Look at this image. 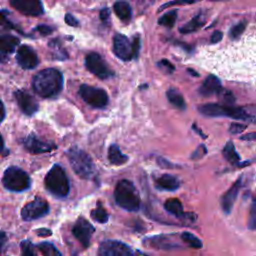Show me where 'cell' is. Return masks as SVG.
Here are the masks:
<instances>
[{
  "label": "cell",
  "mask_w": 256,
  "mask_h": 256,
  "mask_svg": "<svg viewBox=\"0 0 256 256\" xmlns=\"http://www.w3.org/2000/svg\"><path fill=\"white\" fill-rule=\"evenodd\" d=\"M188 72L191 74V75H194L195 77H198V73H196L194 70H191V69H188Z\"/></svg>",
  "instance_id": "816d5d0a"
},
{
  "label": "cell",
  "mask_w": 256,
  "mask_h": 256,
  "mask_svg": "<svg viewBox=\"0 0 256 256\" xmlns=\"http://www.w3.org/2000/svg\"><path fill=\"white\" fill-rule=\"evenodd\" d=\"M91 217H92L96 222H99V223H106V222L108 221L109 215H108V213L106 212V210L104 209V207L102 206V204H101L100 201L97 202L96 208L91 211Z\"/></svg>",
  "instance_id": "4316f807"
},
{
  "label": "cell",
  "mask_w": 256,
  "mask_h": 256,
  "mask_svg": "<svg viewBox=\"0 0 256 256\" xmlns=\"http://www.w3.org/2000/svg\"><path fill=\"white\" fill-rule=\"evenodd\" d=\"M98 256H147L118 240H105L98 248Z\"/></svg>",
  "instance_id": "ba28073f"
},
{
  "label": "cell",
  "mask_w": 256,
  "mask_h": 256,
  "mask_svg": "<svg viewBox=\"0 0 256 256\" xmlns=\"http://www.w3.org/2000/svg\"><path fill=\"white\" fill-rule=\"evenodd\" d=\"M193 129H194L195 131H197V133H198L202 138H206V135H204V134L202 133V131L196 127V125H193Z\"/></svg>",
  "instance_id": "681fc988"
},
{
  "label": "cell",
  "mask_w": 256,
  "mask_h": 256,
  "mask_svg": "<svg viewBox=\"0 0 256 256\" xmlns=\"http://www.w3.org/2000/svg\"><path fill=\"white\" fill-rule=\"evenodd\" d=\"M14 96L16 98V101L21 109V111L28 115L32 116L38 111V102L36 99L26 90H17L14 93Z\"/></svg>",
  "instance_id": "2e32d148"
},
{
  "label": "cell",
  "mask_w": 256,
  "mask_h": 256,
  "mask_svg": "<svg viewBox=\"0 0 256 256\" xmlns=\"http://www.w3.org/2000/svg\"><path fill=\"white\" fill-rule=\"evenodd\" d=\"M223 38V33L221 31H214L213 34L211 35V38H210V42L213 43V44H216V43H219Z\"/></svg>",
  "instance_id": "ee69618b"
},
{
  "label": "cell",
  "mask_w": 256,
  "mask_h": 256,
  "mask_svg": "<svg viewBox=\"0 0 256 256\" xmlns=\"http://www.w3.org/2000/svg\"><path fill=\"white\" fill-rule=\"evenodd\" d=\"M65 22H66V24H68L69 26H73V27H76V26H78V20L72 15V14H70V13H67L66 15H65Z\"/></svg>",
  "instance_id": "7bdbcfd3"
},
{
  "label": "cell",
  "mask_w": 256,
  "mask_h": 256,
  "mask_svg": "<svg viewBox=\"0 0 256 256\" xmlns=\"http://www.w3.org/2000/svg\"><path fill=\"white\" fill-rule=\"evenodd\" d=\"M158 163L159 165H161L162 167H168V168H171V167H174V165H172L170 162H168L167 160L163 159V158H158Z\"/></svg>",
  "instance_id": "bcb514c9"
},
{
  "label": "cell",
  "mask_w": 256,
  "mask_h": 256,
  "mask_svg": "<svg viewBox=\"0 0 256 256\" xmlns=\"http://www.w3.org/2000/svg\"><path fill=\"white\" fill-rule=\"evenodd\" d=\"M199 111L209 117H220V116H226L234 119L244 120L247 121L250 114L247 113L243 108L238 107H231V106H225L222 104H215V103H208L199 106Z\"/></svg>",
  "instance_id": "52a82bcc"
},
{
  "label": "cell",
  "mask_w": 256,
  "mask_h": 256,
  "mask_svg": "<svg viewBox=\"0 0 256 256\" xmlns=\"http://www.w3.org/2000/svg\"><path fill=\"white\" fill-rule=\"evenodd\" d=\"M16 60L23 69H34L39 64L37 53L33 48L27 45L19 47L16 54Z\"/></svg>",
  "instance_id": "9a60e30c"
},
{
  "label": "cell",
  "mask_w": 256,
  "mask_h": 256,
  "mask_svg": "<svg viewBox=\"0 0 256 256\" xmlns=\"http://www.w3.org/2000/svg\"><path fill=\"white\" fill-rule=\"evenodd\" d=\"M176 18H177V10H170V11L166 12L165 14H163L158 19V24L168 27V28H172L175 24Z\"/></svg>",
  "instance_id": "f1b7e54d"
},
{
  "label": "cell",
  "mask_w": 256,
  "mask_h": 256,
  "mask_svg": "<svg viewBox=\"0 0 256 256\" xmlns=\"http://www.w3.org/2000/svg\"><path fill=\"white\" fill-rule=\"evenodd\" d=\"M46 189L58 198L66 197L70 191L69 179L64 168L58 164L52 166L44 179Z\"/></svg>",
  "instance_id": "277c9868"
},
{
  "label": "cell",
  "mask_w": 256,
  "mask_h": 256,
  "mask_svg": "<svg viewBox=\"0 0 256 256\" xmlns=\"http://www.w3.org/2000/svg\"><path fill=\"white\" fill-rule=\"evenodd\" d=\"M3 148H4V141H3V138L0 134V153L3 151Z\"/></svg>",
  "instance_id": "f907efd6"
},
{
  "label": "cell",
  "mask_w": 256,
  "mask_h": 256,
  "mask_svg": "<svg viewBox=\"0 0 256 256\" xmlns=\"http://www.w3.org/2000/svg\"><path fill=\"white\" fill-rule=\"evenodd\" d=\"M157 66L161 69V70H163L165 73H167V74H170V73H172L173 71H174V66H173V64L170 62V61H168L167 59H162V60H160L158 63H157Z\"/></svg>",
  "instance_id": "74e56055"
},
{
  "label": "cell",
  "mask_w": 256,
  "mask_h": 256,
  "mask_svg": "<svg viewBox=\"0 0 256 256\" xmlns=\"http://www.w3.org/2000/svg\"><path fill=\"white\" fill-rule=\"evenodd\" d=\"M49 46L53 50V52L56 53V55H55L56 58H58V59H66L67 58L68 55H67L66 51L62 48V46L60 45L58 40H56V39L51 40L49 42Z\"/></svg>",
  "instance_id": "1f68e13d"
},
{
  "label": "cell",
  "mask_w": 256,
  "mask_h": 256,
  "mask_svg": "<svg viewBox=\"0 0 256 256\" xmlns=\"http://www.w3.org/2000/svg\"><path fill=\"white\" fill-rule=\"evenodd\" d=\"M94 231L95 228L93 225L83 217H79L72 228V234L85 248L90 245L91 237Z\"/></svg>",
  "instance_id": "7c38bea8"
},
{
  "label": "cell",
  "mask_w": 256,
  "mask_h": 256,
  "mask_svg": "<svg viewBox=\"0 0 256 256\" xmlns=\"http://www.w3.org/2000/svg\"><path fill=\"white\" fill-rule=\"evenodd\" d=\"M3 186L13 192H22L31 186V178L23 169L10 166L8 167L2 177Z\"/></svg>",
  "instance_id": "8992f818"
},
{
  "label": "cell",
  "mask_w": 256,
  "mask_h": 256,
  "mask_svg": "<svg viewBox=\"0 0 256 256\" xmlns=\"http://www.w3.org/2000/svg\"><path fill=\"white\" fill-rule=\"evenodd\" d=\"M247 128V125L240 123H231L229 126V132L232 134H238L243 132Z\"/></svg>",
  "instance_id": "ab89813d"
},
{
  "label": "cell",
  "mask_w": 256,
  "mask_h": 256,
  "mask_svg": "<svg viewBox=\"0 0 256 256\" xmlns=\"http://www.w3.org/2000/svg\"><path fill=\"white\" fill-rule=\"evenodd\" d=\"M48 212V202L41 197H37L31 202H28L26 205H24L21 210V216L25 221H31L45 216Z\"/></svg>",
  "instance_id": "8fae6325"
},
{
  "label": "cell",
  "mask_w": 256,
  "mask_h": 256,
  "mask_svg": "<svg viewBox=\"0 0 256 256\" xmlns=\"http://www.w3.org/2000/svg\"><path fill=\"white\" fill-rule=\"evenodd\" d=\"M67 156L73 171L82 179L92 180L96 176V167L91 157L82 149L72 147Z\"/></svg>",
  "instance_id": "3957f363"
},
{
  "label": "cell",
  "mask_w": 256,
  "mask_h": 256,
  "mask_svg": "<svg viewBox=\"0 0 256 256\" xmlns=\"http://www.w3.org/2000/svg\"><path fill=\"white\" fill-rule=\"evenodd\" d=\"M115 202L127 211H137L140 208V196L134 184L127 180H120L114 190Z\"/></svg>",
  "instance_id": "7a4b0ae2"
},
{
  "label": "cell",
  "mask_w": 256,
  "mask_h": 256,
  "mask_svg": "<svg viewBox=\"0 0 256 256\" xmlns=\"http://www.w3.org/2000/svg\"><path fill=\"white\" fill-rule=\"evenodd\" d=\"M246 25H247L246 21H241V22L237 23L236 25L231 27V29L229 31V36L232 39H238L241 36V34L244 32Z\"/></svg>",
  "instance_id": "e575fe53"
},
{
  "label": "cell",
  "mask_w": 256,
  "mask_h": 256,
  "mask_svg": "<svg viewBox=\"0 0 256 256\" xmlns=\"http://www.w3.org/2000/svg\"><path fill=\"white\" fill-rule=\"evenodd\" d=\"M217 96H218L219 100L222 102V105L231 106L235 102V97H234L233 93L227 89L221 88L219 90V92L217 93Z\"/></svg>",
  "instance_id": "4dcf8cb0"
},
{
  "label": "cell",
  "mask_w": 256,
  "mask_h": 256,
  "mask_svg": "<svg viewBox=\"0 0 256 256\" xmlns=\"http://www.w3.org/2000/svg\"><path fill=\"white\" fill-rule=\"evenodd\" d=\"M240 139L245 140V141H254V140H256V132L246 133V134L240 136Z\"/></svg>",
  "instance_id": "f6af8a7d"
},
{
  "label": "cell",
  "mask_w": 256,
  "mask_h": 256,
  "mask_svg": "<svg viewBox=\"0 0 256 256\" xmlns=\"http://www.w3.org/2000/svg\"><path fill=\"white\" fill-rule=\"evenodd\" d=\"M6 240H7V236H6L5 232L0 231V255H1V248H2L3 245L5 244Z\"/></svg>",
  "instance_id": "7dc6e473"
},
{
  "label": "cell",
  "mask_w": 256,
  "mask_h": 256,
  "mask_svg": "<svg viewBox=\"0 0 256 256\" xmlns=\"http://www.w3.org/2000/svg\"><path fill=\"white\" fill-rule=\"evenodd\" d=\"M108 159L114 165H122L128 161V156L121 152L118 145L112 144L108 149Z\"/></svg>",
  "instance_id": "603a6c76"
},
{
  "label": "cell",
  "mask_w": 256,
  "mask_h": 256,
  "mask_svg": "<svg viewBox=\"0 0 256 256\" xmlns=\"http://www.w3.org/2000/svg\"><path fill=\"white\" fill-rule=\"evenodd\" d=\"M10 3L16 10L28 16H39L44 12L41 0H10Z\"/></svg>",
  "instance_id": "5bb4252c"
},
{
  "label": "cell",
  "mask_w": 256,
  "mask_h": 256,
  "mask_svg": "<svg viewBox=\"0 0 256 256\" xmlns=\"http://www.w3.org/2000/svg\"><path fill=\"white\" fill-rule=\"evenodd\" d=\"M164 208L168 213L176 216L177 218H181L183 220L188 219L190 222H193L196 220V214L184 212L183 205L181 201L177 198L167 199L164 203Z\"/></svg>",
  "instance_id": "ac0fdd59"
},
{
  "label": "cell",
  "mask_w": 256,
  "mask_h": 256,
  "mask_svg": "<svg viewBox=\"0 0 256 256\" xmlns=\"http://www.w3.org/2000/svg\"><path fill=\"white\" fill-rule=\"evenodd\" d=\"M114 12L122 21H129L132 16V10L130 5L125 1H117L114 4Z\"/></svg>",
  "instance_id": "cb8c5ba5"
},
{
  "label": "cell",
  "mask_w": 256,
  "mask_h": 256,
  "mask_svg": "<svg viewBox=\"0 0 256 256\" xmlns=\"http://www.w3.org/2000/svg\"><path fill=\"white\" fill-rule=\"evenodd\" d=\"M22 143H23V146L25 147V149L32 154L46 153V152H50V151L56 149V145L54 143L42 140L33 134L25 137L22 140Z\"/></svg>",
  "instance_id": "4fadbf2b"
},
{
  "label": "cell",
  "mask_w": 256,
  "mask_h": 256,
  "mask_svg": "<svg viewBox=\"0 0 256 256\" xmlns=\"http://www.w3.org/2000/svg\"><path fill=\"white\" fill-rule=\"evenodd\" d=\"M37 248L43 254V256H62L60 251L49 242H41L37 245Z\"/></svg>",
  "instance_id": "f546056e"
},
{
  "label": "cell",
  "mask_w": 256,
  "mask_h": 256,
  "mask_svg": "<svg viewBox=\"0 0 256 256\" xmlns=\"http://www.w3.org/2000/svg\"><path fill=\"white\" fill-rule=\"evenodd\" d=\"M206 20L204 18V16L202 14H198L195 17H193L190 21H188L186 24L182 25L179 29L180 33L182 34H188V33H192L196 30H198L199 28H201L204 24H205Z\"/></svg>",
  "instance_id": "7402d4cb"
},
{
  "label": "cell",
  "mask_w": 256,
  "mask_h": 256,
  "mask_svg": "<svg viewBox=\"0 0 256 256\" xmlns=\"http://www.w3.org/2000/svg\"><path fill=\"white\" fill-rule=\"evenodd\" d=\"M140 50V38L135 36L132 42L127 36L117 33L113 38V52L123 61L137 59Z\"/></svg>",
  "instance_id": "5b68a950"
},
{
  "label": "cell",
  "mask_w": 256,
  "mask_h": 256,
  "mask_svg": "<svg viewBox=\"0 0 256 256\" xmlns=\"http://www.w3.org/2000/svg\"><path fill=\"white\" fill-rule=\"evenodd\" d=\"M221 88L222 86L220 80L216 76L210 75L203 81L201 87L199 88V93L207 97L213 94H217Z\"/></svg>",
  "instance_id": "44dd1931"
},
{
  "label": "cell",
  "mask_w": 256,
  "mask_h": 256,
  "mask_svg": "<svg viewBox=\"0 0 256 256\" xmlns=\"http://www.w3.org/2000/svg\"><path fill=\"white\" fill-rule=\"evenodd\" d=\"M19 42V39L12 35L0 36V63L8 60L9 55L14 52Z\"/></svg>",
  "instance_id": "d6986e66"
},
{
  "label": "cell",
  "mask_w": 256,
  "mask_h": 256,
  "mask_svg": "<svg viewBox=\"0 0 256 256\" xmlns=\"http://www.w3.org/2000/svg\"><path fill=\"white\" fill-rule=\"evenodd\" d=\"M20 246L22 256H38L35 250V246L29 240H23Z\"/></svg>",
  "instance_id": "d6a6232c"
},
{
  "label": "cell",
  "mask_w": 256,
  "mask_h": 256,
  "mask_svg": "<svg viewBox=\"0 0 256 256\" xmlns=\"http://www.w3.org/2000/svg\"><path fill=\"white\" fill-rule=\"evenodd\" d=\"M5 115H6V111H5V107H4V104L2 103V101L0 100V123L4 120L5 118Z\"/></svg>",
  "instance_id": "c3c4849f"
},
{
  "label": "cell",
  "mask_w": 256,
  "mask_h": 256,
  "mask_svg": "<svg viewBox=\"0 0 256 256\" xmlns=\"http://www.w3.org/2000/svg\"><path fill=\"white\" fill-rule=\"evenodd\" d=\"M241 181L242 178H238L221 197V207L226 214H229L233 208V205L237 199L239 190L241 188Z\"/></svg>",
  "instance_id": "e0dca14e"
},
{
  "label": "cell",
  "mask_w": 256,
  "mask_h": 256,
  "mask_svg": "<svg viewBox=\"0 0 256 256\" xmlns=\"http://www.w3.org/2000/svg\"><path fill=\"white\" fill-rule=\"evenodd\" d=\"M81 98L95 108H103L108 104V95L104 89L82 84L79 88Z\"/></svg>",
  "instance_id": "9c48e42d"
},
{
  "label": "cell",
  "mask_w": 256,
  "mask_h": 256,
  "mask_svg": "<svg viewBox=\"0 0 256 256\" xmlns=\"http://www.w3.org/2000/svg\"><path fill=\"white\" fill-rule=\"evenodd\" d=\"M206 153H207V149H206L205 145L201 144V145H199V146L196 148V150L191 154V159H193V160L200 159V158H202Z\"/></svg>",
  "instance_id": "f35d334b"
},
{
  "label": "cell",
  "mask_w": 256,
  "mask_h": 256,
  "mask_svg": "<svg viewBox=\"0 0 256 256\" xmlns=\"http://www.w3.org/2000/svg\"><path fill=\"white\" fill-rule=\"evenodd\" d=\"M8 14H9V12L7 10H0V27L14 29L15 28L14 24L12 22H10V20H8V18H7Z\"/></svg>",
  "instance_id": "d590c367"
},
{
  "label": "cell",
  "mask_w": 256,
  "mask_h": 256,
  "mask_svg": "<svg viewBox=\"0 0 256 256\" xmlns=\"http://www.w3.org/2000/svg\"><path fill=\"white\" fill-rule=\"evenodd\" d=\"M182 241H184L188 246L192 247V248H195V249H200L202 248L203 244H202V241L197 237L195 236L194 234H192L191 232H188V231H185V232H182V234L180 235Z\"/></svg>",
  "instance_id": "83f0119b"
},
{
  "label": "cell",
  "mask_w": 256,
  "mask_h": 256,
  "mask_svg": "<svg viewBox=\"0 0 256 256\" xmlns=\"http://www.w3.org/2000/svg\"><path fill=\"white\" fill-rule=\"evenodd\" d=\"M248 227L251 230H256V194L254 195L250 207L249 219H248Z\"/></svg>",
  "instance_id": "836d02e7"
},
{
  "label": "cell",
  "mask_w": 256,
  "mask_h": 256,
  "mask_svg": "<svg viewBox=\"0 0 256 256\" xmlns=\"http://www.w3.org/2000/svg\"><path fill=\"white\" fill-rule=\"evenodd\" d=\"M166 96L168 101L176 108L178 109H185L186 107V103L184 100V97L182 96V94L175 88H170L167 90L166 92Z\"/></svg>",
  "instance_id": "d4e9b609"
},
{
  "label": "cell",
  "mask_w": 256,
  "mask_h": 256,
  "mask_svg": "<svg viewBox=\"0 0 256 256\" xmlns=\"http://www.w3.org/2000/svg\"><path fill=\"white\" fill-rule=\"evenodd\" d=\"M99 17H100V20L103 23H107L109 21V18H110V10H109V8L101 9L100 12H99Z\"/></svg>",
  "instance_id": "b9f144b4"
},
{
  "label": "cell",
  "mask_w": 256,
  "mask_h": 256,
  "mask_svg": "<svg viewBox=\"0 0 256 256\" xmlns=\"http://www.w3.org/2000/svg\"><path fill=\"white\" fill-rule=\"evenodd\" d=\"M32 87L35 93L43 98L54 97L62 91L63 75L55 68L43 69L33 77Z\"/></svg>",
  "instance_id": "6da1fadb"
},
{
  "label": "cell",
  "mask_w": 256,
  "mask_h": 256,
  "mask_svg": "<svg viewBox=\"0 0 256 256\" xmlns=\"http://www.w3.org/2000/svg\"><path fill=\"white\" fill-rule=\"evenodd\" d=\"M85 66L88 71L100 79H107L114 75V72L109 68L104 59L95 52H92L86 56Z\"/></svg>",
  "instance_id": "30bf717a"
},
{
  "label": "cell",
  "mask_w": 256,
  "mask_h": 256,
  "mask_svg": "<svg viewBox=\"0 0 256 256\" xmlns=\"http://www.w3.org/2000/svg\"><path fill=\"white\" fill-rule=\"evenodd\" d=\"M36 31H38L41 35H49L52 33L53 29L52 27L50 26H47V25H38L36 28H35Z\"/></svg>",
  "instance_id": "60d3db41"
},
{
  "label": "cell",
  "mask_w": 256,
  "mask_h": 256,
  "mask_svg": "<svg viewBox=\"0 0 256 256\" xmlns=\"http://www.w3.org/2000/svg\"><path fill=\"white\" fill-rule=\"evenodd\" d=\"M222 154L224 156V158L231 164H239V161H240V156L239 154L237 153L236 149H235V146L233 144L232 141H228L223 150H222Z\"/></svg>",
  "instance_id": "484cf974"
},
{
  "label": "cell",
  "mask_w": 256,
  "mask_h": 256,
  "mask_svg": "<svg viewBox=\"0 0 256 256\" xmlns=\"http://www.w3.org/2000/svg\"><path fill=\"white\" fill-rule=\"evenodd\" d=\"M200 0H172V1H169L165 4H163L160 8H159V11H162L163 9L167 8V7H170V6H173V5H186V4H192V3H196Z\"/></svg>",
  "instance_id": "8d00e7d4"
},
{
  "label": "cell",
  "mask_w": 256,
  "mask_h": 256,
  "mask_svg": "<svg viewBox=\"0 0 256 256\" xmlns=\"http://www.w3.org/2000/svg\"><path fill=\"white\" fill-rule=\"evenodd\" d=\"M155 186L159 190L175 191L180 186L179 179L171 174H163L155 179Z\"/></svg>",
  "instance_id": "ffe728a7"
}]
</instances>
